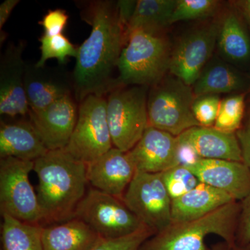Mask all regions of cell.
<instances>
[{"mask_svg": "<svg viewBox=\"0 0 250 250\" xmlns=\"http://www.w3.org/2000/svg\"><path fill=\"white\" fill-rule=\"evenodd\" d=\"M80 16L91 30L78 47L72 75L74 93L80 103L88 95H105L114 88L115 74L127 38L116 1H88Z\"/></svg>", "mask_w": 250, "mask_h": 250, "instance_id": "6da1fadb", "label": "cell"}, {"mask_svg": "<svg viewBox=\"0 0 250 250\" xmlns=\"http://www.w3.org/2000/svg\"><path fill=\"white\" fill-rule=\"evenodd\" d=\"M34 171L39 177L36 194L42 221L61 223L73 218L86 193V164L64 148L36 159Z\"/></svg>", "mask_w": 250, "mask_h": 250, "instance_id": "7a4b0ae2", "label": "cell"}, {"mask_svg": "<svg viewBox=\"0 0 250 250\" xmlns=\"http://www.w3.org/2000/svg\"><path fill=\"white\" fill-rule=\"evenodd\" d=\"M241 202L233 201L202 218L171 223L144 242L138 250H210L205 238L221 237L233 246L241 213Z\"/></svg>", "mask_w": 250, "mask_h": 250, "instance_id": "3957f363", "label": "cell"}, {"mask_svg": "<svg viewBox=\"0 0 250 250\" xmlns=\"http://www.w3.org/2000/svg\"><path fill=\"white\" fill-rule=\"evenodd\" d=\"M171 51L164 33L131 31L118 62L114 88L126 85L148 88L157 84L169 71Z\"/></svg>", "mask_w": 250, "mask_h": 250, "instance_id": "277c9868", "label": "cell"}, {"mask_svg": "<svg viewBox=\"0 0 250 250\" xmlns=\"http://www.w3.org/2000/svg\"><path fill=\"white\" fill-rule=\"evenodd\" d=\"M195 98L192 86L177 77H164L148 93V126L176 137L200 126L192 113Z\"/></svg>", "mask_w": 250, "mask_h": 250, "instance_id": "5b68a950", "label": "cell"}, {"mask_svg": "<svg viewBox=\"0 0 250 250\" xmlns=\"http://www.w3.org/2000/svg\"><path fill=\"white\" fill-rule=\"evenodd\" d=\"M147 87H117L108 93L106 113L113 147L128 152L148 126Z\"/></svg>", "mask_w": 250, "mask_h": 250, "instance_id": "8992f818", "label": "cell"}, {"mask_svg": "<svg viewBox=\"0 0 250 250\" xmlns=\"http://www.w3.org/2000/svg\"><path fill=\"white\" fill-rule=\"evenodd\" d=\"M73 218L84 222L103 239L123 238L146 227L122 199L95 188L86 192Z\"/></svg>", "mask_w": 250, "mask_h": 250, "instance_id": "52a82bcc", "label": "cell"}, {"mask_svg": "<svg viewBox=\"0 0 250 250\" xmlns=\"http://www.w3.org/2000/svg\"><path fill=\"white\" fill-rule=\"evenodd\" d=\"M113 147L106 113V98L105 95H88L80 103L76 125L65 149L87 164Z\"/></svg>", "mask_w": 250, "mask_h": 250, "instance_id": "ba28073f", "label": "cell"}, {"mask_svg": "<svg viewBox=\"0 0 250 250\" xmlns=\"http://www.w3.org/2000/svg\"><path fill=\"white\" fill-rule=\"evenodd\" d=\"M34 161L14 157L0 159V210L26 223L42 221L37 194L29 182Z\"/></svg>", "mask_w": 250, "mask_h": 250, "instance_id": "9c48e42d", "label": "cell"}, {"mask_svg": "<svg viewBox=\"0 0 250 250\" xmlns=\"http://www.w3.org/2000/svg\"><path fill=\"white\" fill-rule=\"evenodd\" d=\"M122 200L154 233L172 223V199L161 173L136 172Z\"/></svg>", "mask_w": 250, "mask_h": 250, "instance_id": "30bf717a", "label": "cell"}, {"mask_svg": "<svg viewBox=\"0 0 250 250\" xmlns=\"http://www.w3.org/2000/svg\"><path fill=\"white\" fill-rule=\"evenodd\" d=\"M219 23L214 22L188 33L171 51L169 72L192 86L213 56Z\"/></svg>", "mask_w": 250, "mask_h": 250, "instance_id": "8fae6325", "label": "cell"}, {"mask_svg": "<svg viewBox=\"0 0 250 250\" xmlns=\"http://www.w3.org/2000/svg\"><path fill=\"white\" fill-rule=\"evenodd\" d=\"M24 42L11 43L0 59V114L15 118L29 114L25 89Z\"/></svg>", "mask_w": 250, "mask_h": 250, "instance_id": "7c38bea8", "label": "cell"}, {"mask_svg": "<svg viewBox=\"0 0 250 250\" xmlns=\"http://www.w3.org/2000/svg\"><path fill=\"white\" fill-rule=\"evenodd\" d=\"M79 107L72 95L64 97L29 118L48 150L66 147L76 125Z\"/></svg>", "mask_w": 250, "mask_h": 250, "instance_id": "4fadbf2b", "label": "cell"}, {"mask_svg": "<svg viewBox=\"0 0 250 250\" xmlns=\"http://www.w3.org/2000/svg\"><path fill=\"white\" fill-rule=\"evenodd\" d=\"M177 151V137L148 126L142 138L128 154L136 172L162 173L178 166Z\"/></svg>", "mask_w": 250, "mask_h": 250, "instance_id": "5bb4252c", "label": "cell"}, {"mask_svg": "<svg viewBox=\"0 0 250 250\" xmlns=\"http://www.w3.org/2000/svg\"><path fill=\"white\" fill-rule=\"evenodd\" d=\"M24 89L30 111L38 112L59 99L72 95V77L57 67L26 64Z\"/></svg>", "mask_w": 250, "mask_h": 250, "instance_id": "9a60e30c", "label": "cell"}, {"mask_svg": "<svg viewBox=\"0 0 250 250\" xmlns=\"http://www.w3.org/2000/svg\"><path fill=\"white\" fill-rule=\"evenodd\" d=\"M136 172L128 152L114 147L86 164L87 179L93 188L121 199Z\"/></svg>", "mask_w": 250, "mask_h": 250, "instance_id": "2e32d148", "label": "cell"}, {"mask_svg": "<svg viewBox=\"0 0 250 250\" xmlns=\"http://www.w3.org/2000/svg\"><path fill=\"white\" fill-rule=\"evenodd\" d=\"M200 182L241 202L250 195V170L243 162L202 159L188 167Z\"/></svg>", "mask_w": 250, "mask_h": 250, "instance_id": "e0dca14e", "label": "cell"}, {"mask_svg": "<svg viewBox=\"0 0 250 250\" xmlns=\"http://www.w3.org/2000/svg\"><path fill=\"white\" fill-rule=\"evenodd\" d=\"M218 23L216 46L220 56L233 66H247L250 63V33L243 16L233 4Z\"/></svg>", "mask_w": 250, "mask_h": 250, "instance_id": "ac0fdd59", "label": "cell"}, {"mask_svg": "<svg viewBox=\"0 0 250 250\" xmlns=\"http://www.w3.org/2000/svg\"><path fill=\"white\" fill-rule=\"evenodd\" d=\"M177 139L191 146L202 159L243 162L236 133L224 132L213 126H198L184 131Z\"/></svg>", "mask_w": 250, "mask_h": 250, "instance_id": "d6986e66", "label": "cell"}, {"mask_svg": "<svg viewBox=\"0 0 250 250\" xmlns=\"http://www.w3.org/2000/svg\"><path fill=\"white\" fill-rule=\"evenodd\" d=\"M31 121L0 125V158L35 161L48 152Z\"/></svg>", "mask_w": 250, "mask_h": 250, "instance_id": "ffe728a7", "label": "cell"}, {"mask_svg": "<svg viewBox=\"0 0 250 250\" xmlns=\"http://www.w3.org/2000/svg\"><path fill=\"white\" fill-rule=\"evenodd\" d=\"M233 201L236 200L226 192L200 182L185 195L172 200V223L202 218Z\"/></svg>", "mask_w": 250, "mask_h": 250, "instance_id": "44dd1931", "label": "cell"}, {"mask_svg": "<svg viewBox=\"0 0 250 250\" xmlns=\"http://www.w3.org/2000/svg\"><path fill=\"white\" fill-rule=\"evenodd\" d=\"M250 78L223 61L208 62L192 85L195 97L220 93H248Z\"/></svg>", "mask_w": 250, "mask_h": 250, "instance_id": "7402d4cb", "label": "cell"}, {"mask_svg": "<svg viewBox=\"0 0 250 250\" xmlns=\"http://www.w3.org/2000/svg\"><path fill=\"white\" fill-rule=\"evenodd\" d=\"M101 238L87 224L76 218L42 229L43 250H90Z\"/></svg>", "mask_w": 250, "mask_h": 250, "instance_id": "603a6c76", "label": "cell"}, {"mask_svg": "<svg viewBox=\"0 0 250 250\" xmlns=\"http://www.w3.org/2000/svg\"><path fill=\"white\" fill-rule=\"evenodd\" d=\"M176 3L177 0H138L126 35L134 30L164 33L170 25Z\"/></svg>", "mask_w": 250, "mask_h": 250, "instance_id": "cb8c5ba5", "label": "cell"}, {"mask_svg": "<svg viewBox=\"0 0 250 250\" xmlns=\"http://www.w3.org/2000/svg\"><path fill=\"white\" fill-rule=\"evenodd\" d=\"M1 216V250H43V227L26 223L8 214Z\"/></svg>", "mask_w": 250, "mask_h": 250, "instance_id": "d4e9b609", "label": "cell"}, {"mask_svg": "<svg viewBox=\"0 0 250 250\" xmlns=\"http://www.w3.org/2000/svg\"><path fill=\"white\" fill-rule=\"evenodd\" d=\"M246 94H234L221 100L213 127L228 133H236L241 129L246 108Z\"/></svg>", "mask_w": 250, "mask_h": 250, "instance_id": "484cf974", "label": "cell"}, {"mask_svg": "<svg viewBox=\"0 0 250 250\" xmlns=\"http://www.w3.org/2000/svg\"><path fill=\"white\" fill-rule=\"evenodd\" d=\"M41 42V57L36 62V67H43L49 59H56L61 64L66 62L67 57L76 59L78 47H75L63 34L54 36L42 34Z\"/></svg>", "mask_w": 250, "mask_h": 250, "instance_id": "4316f807", "label": "cell"}, {"mask_svg": "<svg viewBox=\"0 0 250 250\" xmlns=\"http://www.w3.org/2000/svg\"><path fill=\"white\" fill-rule=\"evenodd\" d=\"M220 5L217 0H177L170 24L212 17L218 12Z\"/></svg>", "mask_w": 250, "mask_h": 250, "instance_id": "83f0119b", "label": "cell"}, {"mask_svg": "<svg viewBox=\"0 0 250 250\" xmlns=\"http://www.w3.org/2000/svg\"><path fill=\"white\" fill-rule=\"evenodd\" d=\"M161 174L172 200L185 195L200 182L193 172L184 166H174Z\"/></svg>", "mask_w": 250, "mask_h": 250, "instance_id": "f1b7e54d", "label": "cell"}, {"mask_svg": "<svg viewBox=\"0 0 250 250\" xmlns=\"http://www.w3.org/2000/svg\"><path fill=\"white\" fill-rule=\"evenodd\" d=\"M155 234L152 230L143 228L129 236L116 239L101 238L98 244L90 250H138L148 238Z\"/></svg>", "mask_w": 250, "mask_h": 250, "instance_id": "f546056e", "label": "cell"}, {"mask_svg": "<svg viewBox=\"0 0 250 250\" xmlns=\"http://www.w3.org/2000/svg\"><path fill=\"white\" fill-rule=\"evenodd\" d=\"M221 99L219 95H205L195 97L192 113L202 126H213L216 121Z\"/></svg>", "mask_w": 250, "mask_h": 250, "instance_id": "4dcf8cb0", "label": "cell"}, {"mask_svg": "<svg viewBox=\"0 0 250 250\" xmlns=\"http://www.w3.org/2000/svg\"><path fill=\"white\" fill-rule=\"evenodd\" d=\"M68 19L69 16L65 10H49L39 24L43 28L44 35L57 36L62 34Z\"/></svg>", "mask_w": 250, "mask_h": 250, "instance_id": "1f68e13d", "label": "cell"}, {"mask_svg": "<svg viewBox=\"0 0 250 250\" xmlns=\"http://www.w3.org/2000/svg\"><path fill=\"white\" fill-rule=\"evenodd\" d=\"M241 204L235 244L243 246L250 243V195L241 201Z\"/></svg>", "mask_w": 250, "mask_h": 250, "instance_id": "d6a6232c", "label": "cell"}, {"mask_svg": "<svg viewBox=\"0 0 250 250\" xmlns=\"http://www.w3.org/2000/svg\"><path fill=\"white\" fill-rule=\"evenodd\" d=\"M178 140V139H177ZM202 158L197 154L196 151L187 144L178 140V151H177V164L178 166L188 167L195 165Z\"/></svg>", "mask_w": 250, "mask_h": 250, "instance_id": "836d02e7", "label": "cell"}, {"mask_svg": "<svg viewBox=\"0 0 250 250\" xmlns=\"http://www.w3.org/2000/svg\"><path fill=\"white\" fill-rule=\"evenodd\" d=\"M236 134L241 147L242 160L250 170V122L242 126Z\"/></svg>", "mask_w": 250, "mask_h": 250, "instance_id": "e575fe53", "label": "cell"}, {"mask_svg": "<svg viewBox=\"0 0 250 250\" xmlns=\"http://www.w3.org/2000/svg\"><path fill=\"white\" fill-rule=\"evenodd\" d=\"M137 1L136 0H120L116 1L118 16L122 24L126 29V33L130 21L134 14Z\"/></svg>", "mask_w": 250, "mask_h": 250, "instance_id": "d590c367", "label": "cell"}, {"mask_svg": "<svg viewBox=\"0 0 250 250\" xmlns=\"http://www.w3.org/2000/svg\"><path fill=\"white\" fill-rule=\"evenodd\" d=\"M19 0H5L0 5V30L2 31L5 23L12 13L13 10L19 4Z\"/></svg>", "mask_w": 250, "mask_h": 250, "instance_id": "8d00e7d4", "label": "cell"}, {"mask_svg": "<svg viewBox=\"0 0 250 250\" xmlns=\"http://www.w3.org/2000/svg\"><path fill=\"white\" fill-rule=\"evenodd\" d=\"M232 4L243 16L250 33V0H238L233 1Z\"/></svg>", "mask_w": 250, "mask_h": 250, "instance_id": "74e56055", "label": "cell"}, {"mask_svg": "<svg viewBox=\"0 0 250 250\" xmlns=\"http://www.w3.org/2000/svg\"><path fill=\"white\" fill-rule=\"evenodd\" d=\"M231 247L227 242L223 241L213 244L210 250H231Z\"/></svg>", "mask_w": 250, "mask_h": 250, "instance_id": "f35d334b", "label": "cell"}, {"mask_svg": "<svg viewBox=\"0 0 250 250\" xmlns=\"http://www.w3.org/2000/svg\"><path fill=\"white\" fill-rule=\"evenodd\" d=\"M231 250H250V243L246 246H238V245H233L231 247Z\"/></svg>", "mask_w": 250, "mask_h": 250, "instance_id": "ab89813d", "label": "cell"}, {"mask_svg": "<svg viewBox=\"0 0 250 250\" xmlns=\"http://www.w3.org/2000/svg\"><path fill=\"white\" fill-rule=\"evenodd\" d=\"M248 93H250V85H249V89H248Z\"/></svg>", "mask_w": 250, "mask_h": 250, "instance_id": "60d3db41", "label": "cell"}]
</instances>
